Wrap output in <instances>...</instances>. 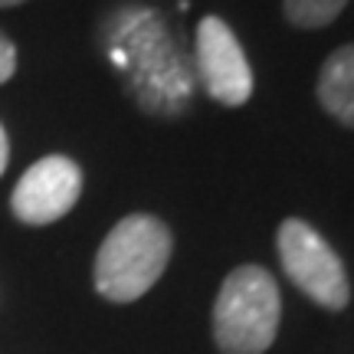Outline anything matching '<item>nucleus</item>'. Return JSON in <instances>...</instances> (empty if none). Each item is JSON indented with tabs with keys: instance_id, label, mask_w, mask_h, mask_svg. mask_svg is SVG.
I'll return each instance as SVG.
<instances>
[{
	"instance_id": "obj_1",
	"label": "nucleus",
	"mask_w": 354,
	"mask_h": 354,
	"mask_svg": "<svg viewBox=\"0 0 354 354\" xmlns=\"http://www.w3.org/2000/svg\"><path fill=\"white\" fill-rule=\"evenodd\" d=\"M174 253V236L165 220L151 214H131L118 220L102 240L95 256V289L115 305L138 302L158 286Z\"/></svg>"
},
{
	"instance_id": "obj_2",
	"label": "nucleus",
	"mask_w": 354,
	"mask_h": 354,
	"mask_svg": "<svg viewBox=\"0 0 354 354\" xmlns=\"http://www.w3.org/2000/svg\"><path fill=\"white\" fill-rule=\"evenodd\" d=\"M282 295L263 266L233 269L214 302V342L220 354H266L276 342Z\"/></svg>"
},
{
	"instance_id": "obj_3",
	"label": "nucleus",
	"mask_w": 354,
	"mask_h": 354,
	"mask_svg": "<svg viewBox=\"0 0 354 354\" xmlns=\"http://www.w3.org/2000/svg\"><path fill=\"white\" fill-rule=\"evenodd\" d=\"M276 250L282 272L318 308L342 312L351 302V282H348V269H344L342 256L331 250L328 240L312 223H305L299 216L282 220L276 233Z\"/></svg>"
},
{
	"instance_id": "obj_4",
	"label": "nucleus",
	"mask_w": 354,
	"mask_h": 354,
	"mask_svg": "<svg viewBox=\"0 0 354 354\" xmlns=\"http://www.w3.org/2000/svg\"><path fill=\"white\" fill-rule=\"evenodd\" d=\"M194 66L203 92L220 105L236 109L253 95V69L233 26L223 17H203L194 37Z\"/></svg>"
},
{
	"instance_id": "obj_5",
	"label": "nucleus",
	"mask_w": 354,
	"mask_h": 354,
	"mask_svg": "<svg viewBox=\"0 0 354 354\" xmlns=\"http://www.w3.org/2000/svg\"><path fill=\"white\" fill-rule=\"evenodd\" d=\"M82 194V171L66 154H46L26 167L10 194L13 216L26 227H46L63 220Z\"/></svg>"
},
{
	"instance_id": "obj_6",
	"label": "nucleus",
	"mask_w": 354,
	"mask_h": 354,
	"mask_svg": "<svg viewBox=\"0 0 354 354\" xmlns=\"http://www.w3.org/2000/svg\"><path fill=\"white\" fill-rule=\"evenodd\" d=\"M318 102L322 109L338 118L342 125L354 128V43L338 46L318 73Z\"/></svg>"
},
{
	"instance_id": "obj_7",
	"label": "nucleus",
	"mask_w": 354,
	"mask_h": 354,
	"mask_svg": "<svg viewBox=\"0 0 354 354\" xmlns=\"http://www.w3.org/2000/svg\"><path fill=\"white\" fill-rule=\"evenodd\" d=\"M348 7V0H282V13L292 26L318 30L338 20V13Z\"/></svg>"
},
{
	"instance_id": "obj_8",
	"label": "nucleus",
	"mask_w": 354,
	"mask_h": 354,
	"mask_svg": "<svg viewBox=\"0 0 354 354\" xmlns=\"http://www.w3.org/2000/svg\"><path fill=\"white\" fill-rule=\"evenodd\" d=\"M13 73H17V46H13L10 37L0 30V86H3L7 79H13Z\"/></svg>"
},
{
	"instance_id": "obj_9",
	"label": "nucleus",
	"mask_w": 354,
	"mask_h": 354,
	"mask_svg": "<svg viewBox=\"0 0 354 354\" xmlns=\"http://www.w3.org/2000/svg\"><path fill=\"white\" fill-rule=\"evenodd\" d=\"M7 161H10V141H7V131L0 125V174L7 171Z\"/></svg>"
},
{
	"instance_id": "obj_10",
	"label": "nucleus",
	"mask_w": 354,
	"mask_h": 354,
	"mask_svg": "<svg viewBox=\"0 0 354 354\" xmlns=\"http://www.w3.org/2000/svg\"><path fill=\"white\" fill-rule=\"evenodd\" d=\"M17 3H24V0H0V7H17Z\"/></svg>"
}]
</instances>
